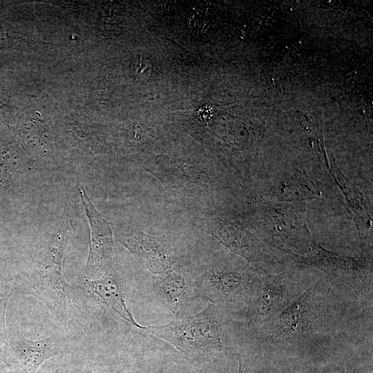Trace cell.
Returning a JSON list of instances; mask_svg holds the SVG:
<instances>
[{
  "label": "cell",
  "instance_id": "4fadbf2b",
  "mask_svg": "<svg viewBox=\"0 0 373 373\" xmlns=\"http://www.w3.org/2000/svg\"><path fill=\"white\" fill-rule=\"evenodd\" d=\"M16 291L14 282L6 278L0 271V345L8 338L6 313L9 300Z\"/></svg>",
  "mask_w": 373,
  "mask_h": 373
},
{
  "label": "cell",
  "instance_id": "3957f363",
  "mask_svg": "<svg viewBox=\"0 0 373 373\" xmlns=\"http://www.w3.org/2000/svg\"><path fill=\"white\" fill-rule=\"evenodd\" d=\"M101 319L84 332L66 357L72 373H146L140 354L145 334Z\"/></svg>",
  "mask_w": 373,
  "mask_h": 373
},
{
  "label": "cell",
  "instance_id": "ba28073f",
  "mask_svg": "<svg viewBox=\"0 0 373 373\" xmlns=\"http://www.w3.org/2000/svg\"><path fill=\"white\" fill-rule=\"evenodd\" d=\"M148 169L162 183L168 193L181 202H200L209 190L208 169L186 161H156Z\"/></svg>",
  "mask_w": 373,
  "mask_h": 373
},
{
  "label": "cell",
  "instance_id": "6da1fadb",
  "mask_svg": "<svg viewBox=\"0 0 373 373\" xmlns=\"http://www.w3.org/2000/svg\"><path fill=\"white\" fill-rule=\"evenodd\" d=\"M348 310L334 285L320 280L276 317L251 329L265 350L312 353L343 343Z\"/></svg>",
  "mask_w": 373,
  "mask_h": 373
},
{
  "label": "cell",
  "instance_id": "9a60e30c",
  "mask_svg": "<svg viewBox=\"0 0 373 373\" xmlns=\"http://www.w3.org/2000/svg\"><path fill=\"white\" fill-rule=\"evenodd\" d=\"M134 73L136 77L143 81L147 82L151 75L152 66L149 61L142 57H138L133 65Z\"/></svg>",
  "mask_w": 373,
  "mask_h": 373
},
{
  "label": "cell",
  "instance_id": "8fae6325",
  "mask_svg": "<svg viewBox=\"0 0 373 373\" xmlns=\"http://www.w3.org/2000/svg\"><path fill=\"white\" fill-rule=\"evenodd\" d=\"M104 271L103 276L97 279L84 278L80 285L95 306L106 308L124 323L141 329L143 326L135 320L126 302L120 274L114 262Z\"/></svg>",
  "mask_w": 373,
  "mask_h": 373
},
{
  "label": "cell",
  "instance_id": "30bf717a",
  "mask_svg": "<svg viewBox=\"0 0 373 373\" xmlns=\"http://www.w3.org/2000/svg\"><path fill=\"white\" fill-rule=\"evenodd\" d=\"M77 189L90 227L89 252L84 278L93 279L114 262V234L112 224L96 209L80 182L77 183Z\"/></svg>",
  "mask_w": 373,
  "mask_h": 373
},
{
  "label": "cell",
  "instance_id": "ac0fdd59",
  "mask_svg": "<svg viewBox=\"0 0 373 373\" xmlns=\"http://www.w3.org/2000/svg\"><path fill=\"white\" fill-rule=\"evenodd\" d=\"M309 373H336L334 370H331L330 368H322L320 370H316L315 371H312Z\"/></svg>",
  "mask_w": 373,
  "mask_h": 373
},
{
  "label": "cell",
  "instance_id": "2e32d148",
  "mask_svg": "<svg viewBox=\"0 0 373 373\" xmlns=\"http://www.w3.org/2000/svg\"><path fill=\"white\" fill-rule=\"evenodd\" d=\"M0 373H15L5 362L0 350Z\"/></svg>",
  "mask_w": 373,
  "mask_h": 373
},
{
  "label": "cell",
  "instance_id": "5b68a950",
  "mask_svg": "<svg viewBox=\"0 0 373 373\" xmlns=\"http://www.w3.org/2000/svg\"><path fill=\"white\" fill-rule=\"evenodd\" d=\"M75 343L74 336L69 334L32 340L15 334L8 336L0 350L15 373H36L48 361L69 354Z\"/></svg>",
  "mask_w": 373,
  "mask_h": 373
},
{
  "label": "cell",
  "instance_id": "277c9868",
  "mask_svg": "<svg viewBox=\"0 0 373 373\" xmlns=\"http://www.w3.org/2000/svg\"><path fill=\"white\" fill-rule=\"evenodd\" d=\"M227 319L218 304L209 303L195 314L138 330L166 342L189 358L216 359L227 347Z\"/></svg>",
  "mask_w": 373,
  "mask_h": 373
},
{
  "label": "cell",
  "instance_id": "5bb4252c",
  "mask_svg": "<svg viewBox=\"0 0 373 373\" xmlns=\"http://www.w3.org/2000/svg\"><path fill=\"white\" fill-rule=\"evenodd\" d=\"M36 373H72L66 355L46 362Z\"/></svg>",
  "mask_w": 373,
  "mask_h": 373
},
{
  "label": "cell",
  "instance_id": "e0dca14e",
  "mask_svg": "<svg viewBox=\"0 0 373 373\" xmlns=\"http://www.w3.org/2000/svg\"><path fill=\"white\" fill-rule=\"evenodd\" d=\"M238 373H252L247 365L242 360L239 358V370Z\"/></svg>",
  "mask_w": 373,
  "mask_h": 373
},
{
  "label": "cell",
  "instance_id": "8992f818",
  "mask_svg": "<svg viewBox=\"0 0 373 373\" xmlns=\"http://www.w3.org/2000/svg\"><path fill=\"white\" fill-rule=\"evenodd\" d=\"M305 286L284 277L256 278L245 302L249 328L280 314L308 288Z\"/></svg>",
  "mask_w": 373,
  "mask_h": 373
},
{
  "label": "cell",
  "instance_id": "7a4b0ae2",
  "mask_svg": "<svg viewBox=\"0 0 373 373\" xmlns=\"http://www.w3.org/2000/svg\"><path fill=\"white\" fill-rule=\"evenodd\" d=\"M69 237L65 227L45 238L29 268L13 282L16 291L38 298L60 323L84 330L91 313L89 298L81 285L68 283L62 270Z\"/></svg>",
  "mask_w": 373,
  "mask_h": 373
},
{
  "label": "cell",
  "instance_id": "52a82bcc",
  "mask_svg": "<svg viewBox=\"0 0 373 373\" xmlns=\"http://www.w3.org/2000/svg\"><path fill=\"white\" fill-rule=\"evenodd\" d=\"M198 297L210 303L245 302L257 277L245 271L211 265L191 274Z\"/></svg>",
  "mask_w": 373,
  "mask_h": 373
},
{
  "label": "cell",
  "instance_id": "7c38bea8",
  "mask_svg": "<svg viewBox=\"0 0 373 373\" xmlns=\"http://www.w3.org/2000/svg\"><path fill=\"white\" fill-rule=\"evenodd\" d=\"M154 290L169 310L181 317L189 304L198 298L191 273L179 262L173 267L152 276Z\"/></svg>",
  "mask_w": 373,
  "mask_h": 373
},
{
  "label": "cell",
  "instance_id": "9c48e42d",
  "mask_svg": "<svg viewBox=\"0 0 373 373\" xmlns=\"http://www.w3.org/2000/svg\"><path fill=\"white\" fill-rule=\"evenodd\" d=\"M112 227L117 241L126 247L152 276L170 269L180 262L165 238L126 227L112 224Z\"/></svg>",
  "mask_w": 373,
  "mask_h": 373
}]
</instances>
